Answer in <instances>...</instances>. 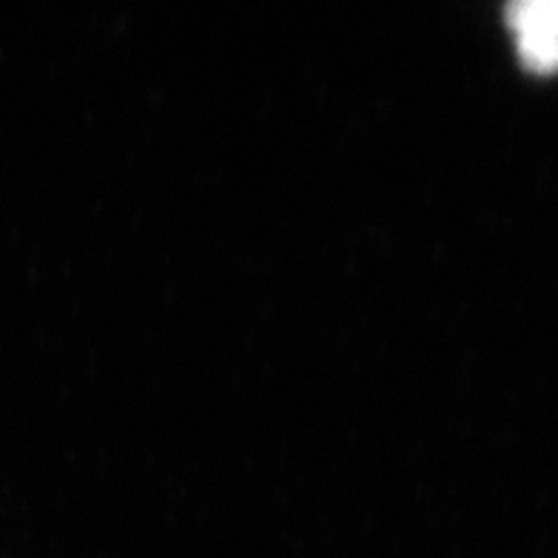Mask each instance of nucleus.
Listing matches in <instances>:
<instances>
[{
  "instance_id": "f257e3e1",
  "label": "nucleus",
  "mask_w": 558,
  "mask_h": 558,
  "mask_svg": "<svg viewBox=\"0 0 558 558\" xmlns=\"http://www.w3.org/2000/svg\"><path fill=\"white\" fill-rule=\"evenodd\" d=\"M515 49L530 72H558V0H519L507 7Z\"/></svg>"
}]
</instances>
